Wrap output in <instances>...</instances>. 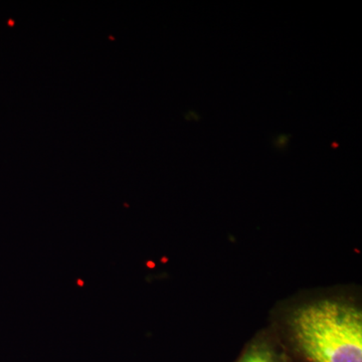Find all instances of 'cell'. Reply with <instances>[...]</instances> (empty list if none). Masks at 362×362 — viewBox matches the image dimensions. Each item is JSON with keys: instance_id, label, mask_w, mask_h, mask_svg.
<instances>
[{"instance_id": "obj_1", "label": "cell", "mask_w": 362, "mask_h": 362, "mask_svg": "<svg viewBox=\"0 0 362 362\" xmlns=\"http://www.w3.org/2000/svg\"><path fill=\"white\" fill-rule=\"evenodd\" d=\"M297 349L310 362H362V312L323 299L300 306L289 320Z\"/></svg>"}, {"instance_id": "obj_2", "label": "cell", "mask_w": 362, "mask_h": 362, "mask_svg": "<svg viewBox=\"0 0 362 362\" xmlns=\"http://www.w3.org/2000/svg\"><path fill=\"white\" fill-rule=\"evenodd\" d=\"M235 362H285L277 350L269 343H252Z\"/></svg>"}]
</instances>
